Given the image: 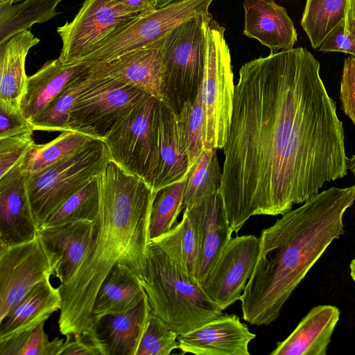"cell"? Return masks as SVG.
<instances>
[{"label": "cell", "instance_id": "6da1fadb", "mask_svg": "<svg viewBox=\"0 0 355 355\" xmlns=\"http://www.w3.org/2000/svg\"><path fill=\"white\" fill-rule=\"evenodd\" d=\"M307 49L245 63L234 87L219 189L233 232L282 215L347 174L343 122Z\"/></svg>", "mask_w": 355, "mask_h": 355}, {"label": "cell", "instance_id": "7a4b0ae2", "mask_svg": "<svg viewBox=\"0 0 355 355\" xmlns=\"http://www.w3.org/2000/svg\"><path fill=\"white\" fill-rule=\"evenodd\" d=\"M99 208L91 242L76 274L60 285L61 334H80L94 322L99 288L116 264L130 268L144 282L149 227L157 192L142 178L110 159L98 175Z\"/></svg>", "mask_w": 355, "mask_h": 355}, {"label": "cell", "instance_id": "3957f363", "mask_svg": "<svg viewBox=\"0 0 355 355\" xmlns=\"http://www.w3.org/2000/svg\"><path fill=\"white\" fill-rule=\"evenodd\" d=\"M355 184L331 187L282 214L259 237L253 272L240 298L243 318L268 325L331 243L345 234L343 217Z\"/></svg>", "mask_w": 355, "mask_h": 355}, {"label": "cell", "instance_id": "277c9868", "mask_svg": "<svg viewBox=\"0 0 355 355\" xmlns=\"http://www.w3.org/2000/svg\"><path fill=\"white\" fill-rule=\"evenodd\" d=\"M152 314L178 335L223 314L193 276L178 266L155 242L146 253V275L142 282Z\"/></svg>", "mask_w": 355, "mask_h": 355}, {"label": "cell", "instance_id": "5b68a950", "mask_svg": "<svg viewBox=\"0 0 355 355\" xmlns=\"http://www.w3.org/2000/svg\"><path fill=\"white\" fill-rule=\"evenodd\" d=\"M208 15L188 19L164 37L161 96L175 116L193 103L202 89Z\"/></svg>", "mask_w": 355, "mask_h": 355}, {"label": "cell", "instance_id": "8992f818", "mask_svg": "<svg viewBox=\"0 0 355 355\" xmlns=\"http://www.w3.org/2000/svg\"><path fill=\"white\" fill-rule=\"evenodd\" d=\"M110 159L104 141L94 139L76 153L42 170L24 173L38 227L67 199L98 177Z\"/></svg>", "mask_w": 355, "mask_h": 355}, {"label": "cell", "instance_id": "52a82bcc", "mask_svg": "<svg viewBox=\"0 0 355 355\" xmlns=\"http://www.w3.org/2000/svg\"><path fill=\"white\" fill-rule=\"evenodd\" d=\"M225 31L209 13L207 17V50L202 86L204 149L223 148L231 121L235 85Z\"/></svg>", "mask_w": 355, "mask_h": 355}, {"label": "cell", "instance_id": "ba28073f", "mask_svg": "<svg viewBox=\"0 0 355 355\" xmlns=\"http://www.w3.org/2000/svg\"><path fill=\"white\" fill-rule=\"evenodd\" d=\"M161 102L148 94L103 140L111 159L148 184L157 162Z\"/></svg>", "mask_w": 355, "mask_h": 355}, {"label": "cell", "instance_id": "9c48e42d", "mask_svg": "<svg viewBox=\"0 0 355 355\" xmlns=\"http://www.w3.org/2000/svg\"><path fill=\"white\" fill-rule=\"evenodd\" d=\"M87 74L70 114L69 130L104 140L148 93L110 77Z\"/></svg>", "mask_w": 355, "mask_h": 355}, {"label": "cell", "instance_id": "30bf717a", "mask_svg": "<svg viewBox=\"0 0 355 355\" xmlns=\"http://www.w3.org/2000/svg\"><path fill=\"white\" fill-rule=\"evenodd\" d=\"M145 13L116 0H84L74 18L57 28L62 43L58 58L76 64Z\"/></svg>", "mask_w": 355, "mask_h": 355}, {"label": "cell", "instance_id": "8fae6325", "mask_svg": "<svg viewBox=\"0 0 355 355\" xmlns=\"http://www.w3.org/2000/svg\"><path fill=\"white\" fill-rule=\"evenodd\" d=\"M214 0H180L141 15L77 63L110 61L164 37L185 21L209 13Z\"/></svg>", "mask_w": 355, "mask_h": 355}, {"label": "cell", "instance_id": "7c38bea8", "mask_svg": "<svg viewBox=\"0 0 355 355\" xmlns=\"http://www.w3.org/2000/svg\"><path fill=\"white\" fill-rule=\"evenodd\" d=\"M55 261L40 236L1 247L0 322L37 284L55 273Z\"/></svg>", "mask_w": 355, "mask_h": 355}, {"label": "cell", "instance_id": "4fadbf2b", "mask_svg": "<svg viewBox=\"0 0 355 355\" xmlns=\"http://www.w3.org/2000/svg\"><path fill=\"white\" fill-rule=\"evenodd\" d=\"M259 252V238L250 234L232 239L206 275L201 287L222 311L240 300Z\"/></svg>", "mask_w": 355, "mask_h": 355}, {"label": "cell", "instance_id": "5bb4252c", "mask_svg": "<svg viewBox=\"0 0 355 355\" xmlns=\"http://www.w3.org/2000/svg\"><path fill=\"white\" fill-rule=\"evenodd\" d=\"M163 41L164 37L110 61L90 65L87 72L94 77L119 80L162 101Z\"/></svg>", "mask_w": 355, "mask_h": 355}, {"label": "cell", "instance_id": "9a60e30c", "mask_svg": "<svg viewBox=\"0 0 355 355\" xmlns=\"http://www.w3.org/2000/svg\"><path fill=\"white\" fill-rule=\"evenodd\" d=\"M255 336L236 315L222 314L179 334L178 341L182 354L249 355L248 345Z\"/></svg>", "mask_w": 355, "mask_h": 355}, {"label": "cell", "instance_id": "2e32d148", "mask_svg": "<svg viewBox=\"0 0 355 355\" xmlns=\"http://www.w3.org/2000/svg\"><path fill=\"white\" fill-rule=\"evenodd\" d=\"M21 166L0 178L1 247L31 241L38 234Z\"/></svg>", "mask_w": 355, "mask_h": 355}, {"label": "cell", "instance_id": "e0dca14e", "mask_svg": "<svg viewBox=\"0 0 355 355\" xmlns=\"http://www.w3.org/2000/svg\"><path fill=\"white\" fill-rule=\"evenodd\" d=\"M191 208L199 231V254L196 279L201 284L232 239L223 198L219 191L214 193Z\"/></svg>", "mask_w": 355, "mask_h": 355}, {"label": "cell", "instance_id": "ac0fdd59", "mask_svg": "<svg viewBox=\"0 0 355 355\" xmlns=\"http://www.w3.org/2000/svg\"><path fill=\"white\" fill-rule=\"evenodd\" d=\"M243 34L258 40L270 53L293 49L297 40L286 10L274 0H244Z\"/></svg>", "mask_w": 355, "mask_h": 355}, {"label": "cell", "instance_id": "d6986e66", "mask_svg": "<svg viewBox=\"0 0 355 355\" xmlns=\"http://www.w3.org/2000/svg\"><path fill=\"white\" fill-rule=\"evenodd\" d=\"M94 221L79 220L73 223L40 227L38 235L55 258L54 275L60 285L76 274L91 242Z\"/></svg>", "mask_w": 355, "mask_h": 355}, {"label": "cell", "instance_id": "ffe728a7", "mask_svg": "<svg viewBox=\"0 0 355 355\" xmlns=\"http://www.w3.org/2000/svg\"><path fill=\"white\" fill-rule=\"evenodd\" d=\"M340 311L330 304L313 307L270 355H326Z\"/></svg>", "mask_w": 355, "mask_h": 355}, {"label": "cell", "instance_id": "44dd1931", "mask_svg": "<svg viewBox=\"0 0 355 355\" xmlns=\"http://www.w3.org/2000/svg\"><path fill=\"white\" fill-rule=\"evenodd\" d=\"M189 157L182 140L177 118L162 101L158 124L157 162L149 186L160 189L187 178Z\"/></svg>", "mask_w": 355, "mask_h": 355}, {"label": "cell", "instance_id": "7402d4cb", "mask_svg": "<svg viewBox=\"0 0 355 355\" xmlns=\"http://www.w3.org/2000/svg\"><path fill=\"white\" fill-rule=\"evenodd\" d=\"M40 42L29 30L21 31L0 45V109L20 112L28 76L25 62L29 50Z\"/></svg>", "mask_w": 355, "mask_h": 355}, {"label": "cell", "instance_id": "603a6c76", "mask_svg": "<svg viewBox=\"0 0 355 355\" xmlns=\"http://www.w3.org/2000/svg\"><path fill=\"white\" fill-rule=\"evenodd\" d=\"M88 67L84 63L65 64L59 58L47 61L36 73L28 77L20 103L22 116L30 122Z\"/></svg>", "mask_w": 355, "mask_h": 355}, {"label": "cell", "instance_id": "cb8c5ba5", "mask_svg": "<svg viewBox=\"0 0 355 355\" xmlns=\"http://www.w3.org/2000/svg\"><path fill=\"white\" fill-rule=\"evenodd\" d=\"M146 293L133 309L94 321L108 355H136L150 315Z\"/></svg>", "mask_w": 355, "mask_h": 355}, {"label": "cell", "instance_id": "d4e9b609", "mask_svg": "<svg viewBox=\"0 0 355 355\" xmlns=\"http://www.w3.org/2000/svg\"><path fill=\"white\" fill-rule=\"evenodd\" d=\"M49 279L35 286L0 322V343L35 328L60 310V289Z\"/></svg>", "mask_w": 355, "mask_h": 355}, {"label": "cell", "instance_id": "484cf974", "mask_svg": "<svg viewBox=\"0 0 355 355\" xmlns=\"http://www.w3.org/2000/svg\"><path fill=\"white\" fill-rule=\"evenodd\" d=\"M145 293L141 281L130 268L115 265L97 293L93 307V320L133 309Z\"/></svg>", "mask_w": 355, "mask_h": 355}, {"label": "cell", "instance_id": "4316f807", "mask_svg": "<svg viewBox=\"0 0 355 355\" xmlns=\"http://www.w3.org/2000/svg\"><path fill=\"white\" fill-rule=\"evenodd\" d=\"M181 221L152 241L157 243L178 266L195 277L199 254V231L191 208L184 209Z\"/></svg>", "mask_w": 355, "mask_h": 355}, {"label": "cell", "instance_id": "83f0119b", "mask_svg": "<svg viewBox=\"0 0 355 355\" xmlns=\"http://www.w3.org/2000/svg\"><path fill=\"white\" fill-rule=\"evenodd\" d=\"M62 0H21L0 6V45L15 35L42 24L60 12L56 7Z\"/></svg>", "mask_w": 355, "mask_h": 355}, {"label": "cell", "instance_id": "f1b7e54d", "mask_svg": "<svg viewBox=\"0 0 355 355\" xmlns=\"http://www.w3.org/2000/svg\"><path fill=\"white\" fill-rule=\"evenodd\" d=\"M216 150L205 148L188 175L184 192L183 208L187 209L218 192L222 181Z\"/></svg>", "mask_w": 355, "mask_h": 355}, {"label": "cell", "instance_id": "f546056e", "mask_svg": "<svg viewBox=\"0 0 355 355\" xmlns=\"http://www.w3.org/2000/svg\"><path fill=\"white\" fill-rule=\"evenodd\" d=\"M347 0H306L301 26L311 46L317 49L345 17Z\"/></svg>", "mask_w": 355, "mask_h": 355}, {"label": "cell", "instance_id": "4dcf8cb0", "mask_svg": "<svg viewBox=\"0 0 355 355\" xmlns=\"http://www.w3.org/2000/svg\"><path fill=\"white\" fill-rule=\"evenodd\" d=\"M88 69V68H87ZM89 80L87 69L70 82L64 89L31 121L34 130H69L71 112Z\"/></svg>", "mask_w": 355, "mask_h": 355}, {"label": "cell", "instance_id": "1f68e13d", "mask_svg": "<svg viewBox=\"0 0 355 355\" xmlns=\"http://www.w3.org/2000/svg\"><path fill=\"white\" fill-rule=\"evenodd\" d=\"M91 137L75 130L61 132L53 140L35 144L21 164V171L31 173L42 170L81 149L92 140Z\"/></svg>", "mask_w": 355, "mask_h": 355}, {"label": "cell", "instance_id": "d6a6232c", "mask_svg": "<svg viewBox=\"0 0 355 355\" xmlns=\"http://www.w3.org/2000/svg\"><path fill=\"white\" fill-rule=\"evenodd\" d=\"M99 199L98 176L67 199L40 227L64 225L79 220L94 221L98 211Z\"/></svg>", "mask_w": 355, "mask_h": 355}, {"label": "cell", "instance_id": "836d02e7", "mask_svg": "<svg viewBox=\"0 0 355 355\" xmlns=\"http://www.w3.org/2000/svg\"><path fill=\"white\" fill-rule=\"evenodd\" d=\"M188 177V176H187ZM187 178L157 192L150 218V241L169 231L184 210V192Z\"/></svg>", "mask_w": 355, "mask_h": 355}, {"label": "cell", "instance_id": "e575fe53", "mask_svg": "<svg viewBox=\"0 0 355 355\" xmlns=\"http://www.w3.org/2000/svg\"><path fill=\"white\" fill-rule=\"evenodd\" d=\"M176 118L180 134L187 152L191 170L204 150L202 89L193 103L187 106Z\"/></svg>", "mask_w": 355, "mask_h": 355}, {"label": "cell", "instance_id": "d590c367", "mask_svg": "<svg viewBox=\"0 0 355 355\" xmlns=\"http://www.w3.org/2000/svg\"><path fill=\"white\" fill-rule=\"evenodd\" d=\"M44 323L0 343V355H59L64 340L57 337L50 340Z\"/></svg>", "mask_w": 355, "mask_h": 355}, {"label": "cell", "instance_id": "8d00e7d4", "mask_svg": "<svg viewBox=\"0 0 355 355\" xmlns=\"http://www.w3.org/2000/svg\"><path fill=\"white\" fill-rule=\"evenodd\" d=\"M178 336L163 320L150 313L136 355H169L179 349Z\"/></svg>", "mask_w": 355, "mask_h": 355}, {"label": "cell", "instance_id": "74e56055", "mask_svg": "<svg viewBox=\"0 0 355 355\" xmlns=\"http://www.w3.org/2000/svg\"><path fill=\"white\" fill-rule=\"evenodd\" d=\"M33 133L0 139V178L22 164L35 144Z\"/></svg>", "mask_w": 355, "mask_h": 355}, {"label": "cell", "instance_id": "f35d334b", "mask_svg": "<svg viewBox=\"0 0 355 355\" xmlns=\"http://www.w3.org/2000/svg\"><path fill=\"white\" fill-rule=\"evenodd\" d=\"M66 338L59 355H108L94 323L81 333Z\"/></svg>", "mask_w": 355, "mask_h": 355}, {"label": "cell", "instance_id": "ab89813d", "mask_svg": "<svg viewBox=\"0 0 355 355\" xmlns=\"http://www.w3.org/2000/svg\"><path fill=\"white\" fill-rule=\"evenodd\" d=\"M340 85V107L355 125V57L345 59Z\"/></svg>", "mask_w": 355, "mask_h": 355}, {"label": "cell", "instance_id": "60d3db41", "mask_svg": "<svg viewBox=\"0 0 355 355\" xmlns=\"http://www.w3.org/2000/svg\"><path fill=\"white\" fill-rule=\"evenodd\" d=\"M323 53L343 52L355 57V36L345 30V19L324 38L318 49Z\"/></svg>", "mask_w": 355, "mask_h": 355}, {"label": "cell", "instance_id": "b9f144b4", "mask_svg": "<svg viewBox=\"0 0 355 355\" xmlns=\"http://www.w3.org/2000/svg\"><path fill=\"white\" fill-rule=\"evenodd\" d=\"M33 131L31 124L21 112L8 113L0 109V139Z\"/></svg>", "mask_w": 355, "mask_h": 355}, {"label": "cell", "instance_id": "7bdbcfd3", "mask_svg": "<svg viewBox=\"0 0 355 355\" xmlns=\"http://www.w3.org/2000/svg\"><path fill=\"white\" fill-rule=\"evenodd\" d=\"M130 8L148 12L156 8L157 0H116Z\"/></svg>", "mask_w": 355, "mask_h": 355}, {"label": "cell", "instance_id": "ee69618b", "mask_svg": "<svg viewBox=\"0 0 355 355\" xmlns=\"http://www.w3.org/2000/svg\"><path fill=\"white\" fill-rule=\"evenodd\" d=\"M345 30L355 36V0H347L345 9Z\"/></svg>", "mask_w": 355, "mask_h": 355}, {"label": "cell", "instance_id": "f6af8a7d", "mask_svg": "<svg viewBox=\"0 0 355 355\" xmlns=\"http://www.w3.org/2000/svg\"><path fill=\"white\" fill-rule=\"evenodd\" d=\"M347 170H349L355 178V154L347 160Z\"/></svg>", "mask_w": 355, "mask_h": 355}, {"label": "cell", "instance_id": "bcb514c9", "mask_svg": "<svg viewBox=\"0 0 355 355\" xmlns=\"http://www.w3.org/2000/svg\"><path fill=\"white\" fill-rule=\"evenodd\" d=\"M180 0H157L156 8L168 6Z\"/></svg>", "mask_w": 355, "mask_h": 355}, {"label": "cell", "instance_id": "7dc6e473", "mask_svg": "<svg viewBox=\"0 0 355 355\" xmlns=\"http://www.w3.org/2000/svg\"><path fill=\"white\" fill-rule=\"evenodd\" d=\"M349 274L355 284V257L351 260L349 263Z\"/></svg>", "mask_w": 355, "mask_h": 355}, {"label": "cell", "instance_id": "c3c4849f", "mask_svg": "<svg viewBox=\"0 0 355 355\" xmlns=\"http://www.w3.org/2000/svg\"><path fill=\"white\" fill-rule=\"evenodd\" d=\"M19 1V0H0V6L12 5Z\"/></svg>", "mask_w": 355, "mask_h": 355}]
</instances>
